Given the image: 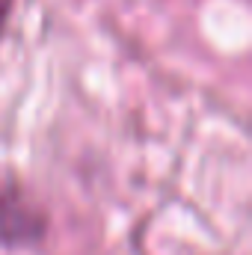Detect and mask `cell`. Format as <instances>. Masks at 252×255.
Here are the masks:
<instances>
[{"mask_svg":"<svg viewBox=\"0 0 252 255\" xmlns=\"http://www.w3.org/2000/svg\"><path fill=\"white\" fill-rule=\"evenodd\" d=\"M45 238V214L36 202H30L21 187L9 184L0 190V244L30 247Z\"/></svg>","mask_w":252,"mask_h":255,"instance_id":"6da1fadb","label":"cell"},{"mask_svg":"<svg viewBox=\"0 0 252 255\" xmlns=\"http://www.w3.org/2000/svg\"><path fill=\"white\" fill-rule=\"evenodd\" d=\"M9 9H12V0H0V33H3V24L9 18Z\"/></svg>","mask_w":252,"mask_h":255,"instance_id":"7a4b0ae2","label":"cell"}]
</instances>
